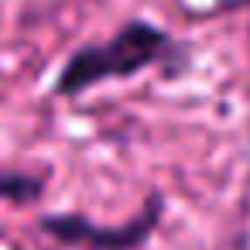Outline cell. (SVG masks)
Here are the masks:
<instances>
[{"label": "cell", "mask_w": 250, "mask_h": 250, "mask_svg": "<svg viewBox=\"0 0 250 250\" xmlns=\"http://www.w3.org/2000/svg\"><path fill=\"white\" fill-rule=\"evenodd\" d=\"M171 52V38L165 28L151 21H127L110 42L76 48L62 72L55 76V96H83L106 79H130L147 65L161 62Z\"/></svg>", "instance_id": "cell-1"}, {"label": "cell", "mask_w": 250, "mask_h": 250, "mask_svg": "<svg viewBox=\"0 0 250 250\" xmlns=\"http://www.w3.org/2000/svg\"><path fill=\"white\" fill-rule=\"evenodd\" d=\"M161 212H165V199H161V192H151L130 223L100 226L79 212H45L38 219V229L65 247H83V250H141L147 243V236L158 229Z\"/></svg>", "instance_id": "cell-2"}, {"label": "cell", "mask_w": 250, "mask_h": 250, "mask_svg": "<svg viewBox=\"0 0 250 250\" xmlns=\"http://www.w3.org/2000/svg\"><path fill=\"white\" fill-rule=\"evenodd\" d=\"M45 192V178L18 168H0V202H35Z\"/></svg>", "instance_id": "cell-3"}, {"label": "cell", "mask_w": 250, "mask_h": 250, "mask_svg": "<svg viewBox=\"0 0 250 250\" xmlns=\"http://www.w3.org/2000/svg\"><path fill=\"white\" fill-rule=\"evenodd\" d=\"M219 4H223V7H243L247 0H219Z\"/></svg>", "instance_id": "cell-4"}]
</instances>
